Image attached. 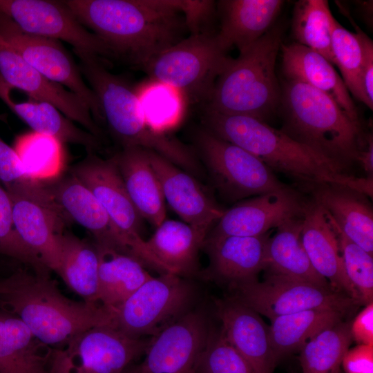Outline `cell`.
Wrapping results in <instances>:
<instances>
[{
	"label": "cell",
	"instance_id": "cell-1",
	"mask_svg": "<svg viewBox=\"0 0 373 373\" xmlns=\"http://www.w3.org/2000/svg\"><path fill=\"white\" fill-rule=\"evenodd\" d=\"M85 28L111 48L142 68L159 53L179 42L189 30L187 21L202 11V1L66 0Z\"/></svg>",
	"mask_w": 373,
	"mask_h": 373
},
{
	"label": "cell",
	"instance_id": "cell-2",
	"mask_svg": "<svg viewBox=\"0 0 373 373\" xmlns=\"http://www.w3.org/2000/svg\"><path fill=\"white\" fill-rule=\"evenodd\" d=\"M0 305L17 316L41 342L65 346L94 327H111V312L100 304L64 295L49 275L19 269L0 278Z\"/></svg>",
	"mask_w": 373,
	"mask_h": 373
},
{
	"label": "cell",
	"instance_id": "cell-3",
	"mask_svg": "<svg viewBox=\"0 0 373 373\" xmlns=\"http://www.w3.org/2000/svg\"><path fill=\"white\" fill-rule=\"evenodd\" d=\"M280 88V130L347 174L366 144L363 127L328 95L309 85L286 79Z\"/></svg>",
	"mask_w": 373,
	"mask_h": 373
},
{
	"label": "cell",
	"instance_id": "cell-4",
	"mask_svg": "<svg viewBox=\"0 0 373 373\" xmlns=\"http://www.w3.org/2000/svg\"><path fill=\"white\" fill-rule=\"evenodd\" d=\"M205 128L260 159L271 171L285 174L305 190L337 183L358 190L361 178L339 171L325 158L267 122L244 115L204 112Z\"/></svg>",
	"mask_w": 373,
	"mask_h": 373
},
{
	"label": "cell",
	"instance_id": "cell-5",
	"mask_svg": "<svg viewBox=\"0 0 373 373\" xmlns=\"http://www.w3.org/2000/svg\"><path fill=\"white\" fill-rule=\"evenodd\" d=\"M76 55L82 76L97 98L103 119L123 148H142L159 154L190 174L200 173V164L189 147L149 126L135 91L124 80L109 72L101 58L86 53Z\"/></svg>",
	"mask_w": 373,
	"mask_h": 373
},
{
	"label": "cell",
	"instance_id": "cell-6",
	"mask_svg": "<svg viewBox=\"0 0 373 373\" xmlns=\"http://www.w3.org/2000/svg\"><path fill=\"white\" fill-rule=\"evenodd\" d=\"M282 32L280 26L272 27L238 57L230 59L205 102V111L267 122L280 105L275 66Z\"/></svg>",
	"mask_w": 373,
	"mask_h": 373
},
{
	"label": "cell",
	"instance_id": "cell-7",
	"mask_svg": "<svg viewBox=\"0 0 373 373\" xmlns=\"http://www.w3.org/2000/svg\"><path fill=\"white\" fill-rule=\"evenodd\" d=\"M216 34L189 36L151 59L142 68L153 80L168 85L191 101L206 102L227 66V57Z\"/></svg>",
	"mask_w": 373,
	"mask_h": 373
},
{
	"label": "cell",
	"instance_id": "cell-8",
	"mask_svg": "<svg viewBox=\"0 0 373 373\" xmlns=\"http://www.w3.org/2000/svg\"><path fill=\"white\" fill-rule=\"evenodd\" d=\"M196 287L165 273L153 276L111 313V327L128 336L151 338L195 308Z\"/></svg>",
	"mask_w": 373,
	"mask_h": 373
},
{
	"label": "cell",
	"instance_id": "cell-9",
	"mask_svg": "<svg viewBox=\"0 0 373 373\" xmlns=\"http://www.w3.org/2000/svg\"><path fill=\"white\" fill-rule=\"evenodd\" d=\"M194 140L215 186L226 200L292 189L257 157L205 128L195 132Z\"/></svg>",
	"mask_w": 373,
	"mask_h": 373
},
{
	"label": "cell",
	"instance_id": "cell-10",
	"mask_svg": "<svg viewBox=\"0 0 373 373\" xmlns=\"http://www.w3.org/2000/svg\"><path fill=\"white\" fill-rule=\"evenodd\" d=\"M233 298L260 315L272 319L312 309L347 313L358 303L331 287H324L283 275L269 274L229 288Z\"/></svg>",
	"mask_w": 373,
	"mask_h": 373
},
{
	"label": "cell",
	"instance_id": "cell-11",
	"mask_svg": "<svg viewBox=\"0 0 373 373\" xmlns=\"http://www.w3.org/2000/svg\"><path fill=\"white\" fill-rule=\"evenodd\" d=\"M94 195L123 238L132 256L146 268L163 271L140 234L142 219L133 205L113 159L88 154L70 170Z\"/></svg>",
	"mask_w": 373,
	"mask_h": 373
},
{
	"label": "cell",
	"instance_id": "cell-12",
	"mask_svg": "<svg viewBox=\"0 0 373 373\" xmlns=\"http://www.w3.org/2000/svg\"><path fill=\"white\" fill-rule=\"evenodd\" d=\"M151 338H136L108 325L90 328L53 348L50 373H124Z\"/></svg>",
	"mask_w": 373,
	"mask_h": 373
},
{
	"label": "cell",
	"instance_id": "cell-13",
	"mask_svg": "<svg viewBox=\"0 0 373 373\" xmlns=\"http://www.w3.org/2000/svg\"><path fill=\"white\" fill-rule=\"evenodd\" d=\"M6 189L19 237L50 271L56 272L58 238L70 221L43 183L26 179Z\"/></svg>",
	"mask_w": 373,
	"mask_h": 373
},
{
	"label": "cell",
	"instance_id": "cell-14",
	"mask_svg": "<svg viewBox=\"0 0 373 373\" xmlns=\"http://www.w3.org/2000/svg\"><path fill=\"white\" fill-rule=\"evenodd\" d=\"M0 12L27 33L68 43L75 54L115 57L102 39L81 24L64 1L0 0Z\"/></svg>",
	"mask_w": 373,
	"mask_h": 373
},
{
	"label": "cell",
	"instance_id": "cell-15",
	"mask_svg": "<svg viewBox=\"0 0 373 373\" xmlns=\"http://www.w3.org/2000/svg\"><path fill=\"white\" fill-rule=\"evenodd\" d=\"M0 35L38 72L81 98L97 123L103 119L95 94L86 85L79 66L59 41L27 33L1 12Z\"/></svg>",
	"mask_w": 373,
	"mask_h": 373
},
{
	"label": "cell",
	"instance_id": "cell-16",
	"mask_svg": "<svg viewBox=\"0 0 373 373\" xmlns=\"http://www.w3.org/2000/svg\"><path fill=\"white\" fill-rule=\"evenodd\" d=\"M212 329L206 312L193 308L151 337L136 373H194Z\"/></svg>",
	"mask_w": 373,
	"mask_h": 373
},
{
	"label": "cell",
	"instance_id": "cell-17",
	"mask_svg": "<svg viewBox=\"0 0 373 373\" xmlns=\"http://www.w3.org/2000/svg\"><path fill=\"white\" fill-rule=\"evenodd\" d=\"M0 77L12 88L55 106L67 118L99 137L102 131L88 106L77 95L47 79L28 64L0 35Z\"/></svg>",
	"mask_w": 373,
	"mask_h": 373
},
{
	"label": "cell",
	"instance_id": "cell-18",
	"mask_svg": "<svg viewBox=\"0 0 373 373\" xmlns=\"http://www.w3.org/2000/svg\"><path fill=\"white\" fill-rule=\"evenodd\" d=\"M305 202L294 189L238 202L224 211L206 238L263 235L290 219L301 217Z\"/></svg>",
	"mask_w": 373,
	"mask_h": 373
},
{
	"label": "cell",
	"instance_id": "cell-19",
	"mask_svg": "<svg viewBox=\"0 0 373 373\" xmlns=\"http://www.w3.org/2000/svg\"><path fill=\"white\" fill-rule=\"evenodd\" d=\"M147 152L165 201L183 222L207 236L224 210L190 173L159 154Z\"/></svg>",
	"mask_w": 373,
	"mask_h": 373
},
{
	"label": "cell",
	"instance_id": "cell-20",
	"mask_svg": "<svg viewBox=\"0 0 373 373\" xmlns=\"http://www.w3.org/2000/svg\"><path fill=\"white\" fill-rule=\"evenodd\" d=\"M269 237L270 231L254 237L206 238L202 248L209 262L202 276L229 288L258 280V274L266 269Z\"/></svg>",
	"mask_w": 373,
	"mask_h": 373
},
{
	"label": "cell",
	"instance_id": "cell-21",
	"mask_svg": "<svg viewBox=\"0 0 373 373\" xmlns=\"http://www.w3.org/2000/svg\"><path fill=\"white\" fill-rule=\"evenodd\" d=\"M43 184L68 220L88 231L98 247L132 256L104 209L75 176Z\"/></svg>",
	"mask_w": 373,
	"mask_h": 373
},
{
	"label": "cell",
	"instance_id": "cell-22",
	"mask_svg": "<svg viewBox=\"0 0 373 373\" xmlns=\"http://www.w3.org/2000/svg\"><path fill=\"white\" fill-rule=\"evenodd\" d=\"M216 314L225 339L256 373H273L277 362L271 347L269 326L260 314L231 296L215 300Z\"/></svg>",
	"mask_w": 373,
	"mask_h": 373
},
{
	"label": "cell",
	"instance_id": "cell-23",
	"mask_svg": "<svg viewBox=\"0 0 373 373\" xmlns=\"http://www.w3.org/2000/svg\"><path fill=\"white\" fill-rule=\"evenodd\" d=\"M301 240L316 271L331 287L356 301L359 297L346 275L336 236L327 212L311 198L305 200Z\"/></svg>",
	"mask_w": 373,
	"mask_h": 373
},
{
	"label": "cell",
	"instance_id": "cell-24",
	"mask_svg": "<svg viewBox=\"0 0 373 373\" xmlns=\"http://www.w3.org/2000/svg\"><path fill=\"white\" fill-rule=\"evenodd\" d=\"M304 191L328 213L345 236L373 256V209L366 195L337 183L317 184Z\"/></svg>",
	"mask_w": 373,
	"mask_h": 373
},
{
	"label": "cell",
	"instance_id": "cell-25",
	"mask_svg": "<svg viewBox=\"0 0 373 373\" xmlns=\"http://www.w3.org/2000/svg\"><path fill=\"white\" fill-rule=\"evenodd\" d=\"M283 71L287 79L298 81L332 98L354 123L363 126L357 108L333 64L318 52L296 42L281 44Z\"/></svg>",
	"mask_w": 373,
	"mask_h": 373
},
{
	"label": "cell",
	"instance_id": "cell-26",
	"mask_svg": "<svg viewBox=\"0 0 373 373\" xmlns=\"http://www.w3.org/2000/svg\"><path fill=\"white\" fill-rule=\"evenodd\" d=\"M284 1L281 0H225L218 3L221 25L216 37L227 52L233 47L240 54L247 50L271 28Z\"/></svg>",
	"mask_w": 373,
	"mask_h": 373
},
{
	"label": "cell",
	"instance_id": "cell-27",
	"mask_svg": "<svg viewBox=\"0 0 373 373\" xmlns=\"http://www.w3.org/2000/svg\"><path fill=\"white\" fill-rule=\"evenodd\" d=\"M113 159L140 216L155 227L159 226L166 217L165 200L147 150L124 147Z\"/></svg>",
	"mask_w": 373,
	"mask_h": 373
},
{
	"label": "cell",
	"instance_id": "cell-28",
	"mask_svg": "<svg viewBox=\"0 0 373 373\" xmlns=\"http://www.w3.org/2000/svg\"><path fill=\"white\" fill-rule=\"evenodd\" d=\"M206 237L183 221L165 219L146 244L164 273L188 278L198 273L199 252Z\"/></svg>",
	"mask_w": 373,
	"mask_h": 373
},
{
	"label": "cell",
	"instance_id": "cell-29",
	"mask_svg": "<svg viewBox=\"0 0 373 373\" xmlns=\"http://www.w3.org/2000/svg\"><path fill=\"white\" fill-rule=\"evenodd\" d=\"M52 350L17 316L0 308V373H50Z\"/></svg>",
	"mask_w": 373,
	"mask_h": 373
},
{
	"label": "cell",
	"instance_id": "cell-30",
	"mask_svg": "<svg viewBox=\"0 0 373 373\" xmlns=\"http://www.w3.org/2000/svg\"><path fill=\"white\" fill-rule=\"evenodd\" d=\"M10 87L0 77V99L32 131L52 135L62 143L81 145L88 153L99 148L98 137L75 125L50 103L35 100L16 102Z\"/></svg>",
	"mask_w": 373,
	"mask_h": 373
},
{
	"label": "cell",
	"instance_id": "cell-31",
	"mask_svg": "<svg viewBox=\"0 0 373 373\" xmlns=\"http://www.w3.org/2000/svg\"><path fill=\"white\" fill-rule=\"evenodd\" d=\"M302 216L276 228L267 246L266 269L269 274L286 276L324 287L329 283L314 269L301 240Z\"/></svg>",
	"mask_w": 373,
	"mask_h": 373
},
{
	"label": "cell",
	"instance_id": "cell-32",
	"mask_svg": "<svg viewBox=\"0 0 373 373\" xmlns=\"http://www.w3.org/2000/svg\"><path fill=\"white\" fill-rule=\"evenodd\" d=\"M59 262L56 272L67 287L84 301L98 302L97 247L64 231L58 238Z\"/></svg>",
	"mask_w": 373,
	"mask_h": 373
},
{
	"label": "cell",
	"instance_id": "cell-33",
	"mask_svg": "<svg viewBox=\"0 0 373 373\" xmlns=\"http://www.w3.org/2000/svg\"><path fill=\"white\" fill-rule=\"evenodd\" d=\"M97 249L99 256L98 302L106 309H113L153 276L132 256L98 247Z\"/></svg>",
	"mask_w": 373,
	"mask_h": 373
},
{
	"label": "cell",
	"instance_id": "cell-34",
	"mask_svg": "<svg viewBox=\"0 0 373 373\" xmlns=\"http://www.w3.org/2000/svg\"><path fill=\"white\" fill-rule=\"evenodd\" d=\"M347 313L330 309H312L275 318L269 326V338L278 363L298 351L322 330L343 321Z\"/></svg>",
	"mask_w": 373,
	"mask_h": 373
},
{
	"label": "cell",
	"instance_id": "cell-35",
	"mask_svg": "<svg viewBox=\"0 0 373 373\" xmlns=\"http://www.w3.org/2000/svg\"><path fill=\"white\" fill-rule=\"evenodd\" d=\"M12 147L28 179L47 183L63 174L65 151L57 138L31 131L17 136Z\"/></svg>",
	"mask_w": 373,
	"mask_h": 373
},
{
	"label": "cell",
	"instance_id": "cell-36",
	"mask_svg": "<svg viewBox=\"0 0 373 373\" xmlns=\"http://www.w3.org/2000/svg\"><path fill=\"white\" fill-rule=\"evenodd\" d=\"M350 323L341 321L322 330L300 350L302 373H338L352 342Z\"/></svg>",
	"mask_w": 373,
	"mask_h": 373
},
{
	"label": "cell",
	"instance_id": "cell-37",
	"mask_svg": "<svg viewBox=\"0 0 373 373\" xmlns=\"http://www.w3.org/2000/svg\"><path fill=\"white\" fill-rule=\"evenodd\" d=\"M333 17L327 1H298L294 7L291 31L296 43L318 52L334 65L331 41Z\"/></svg>",
	"mask_w": 373,
	"mask_h": 373
},
{
	"label": "cell",
	"instance_id": "cell-38",
	"mask_svg": "<svg viewBox=\"0 0 373 373\" xmlns=\"http://www.w3.org/2000/svg\"><path fill=\"white\" fill-rule=\"evenodd\" d=\"M135 93L145 120L154 131L165 133L180 121L183 95L176 89L153 80Z\"/></svg>",
	"mask_w": 373,
	"mask_h": 373
},
{
	"label": "cell",
	"instance_id": "cell-39",
	"mask_svg": "<svg viewBox=\"0 0 373 373\" xmlns=\"http://www.w3.org/2000/svg\"><path fill=\"white\" fill-rule=\"evenodd\" d=\"M332 51L348 91L365 104L361 84L363 49L358 35L345 28L333 17Z\"/></svg>",
	"mask_w": 373,
	"mask_h": 373
},
{
	"label": "cell",
	"instance_id": "cell-40",
	"mask_svg": "<svg viewBox=\"0 0 373 373\" xmlns=\"http://www.w3.org/2000/svg\"><path fill=\"white\" fill-rule=\"evenodd\" d=\"M327 214L338 240L346 275L358 295L361 305L373 303L372 256L345 236Z\"/></svg>",
	"mask_w": 373,
	"mask_h": 373
},
{
	"label": "cell",
	"instance_id": "cell-41",
	"mask_svg": "<svg viewBox=\"0 0 373 373\" xmlns=\"http://www.w3.org/2000/svg\"><path fill=\"white\" fill-rule=\"evenodd\" d=\"M195 373H256L251 364L223 336L212 329L195 365Z\"/></svg>",
	"mask_w": 373,
	"mask_h": 373
},
{
	"label": "cell",
	"instance_id": "cell-42",
	"mask_svg": "<svg viewBox=\"0 0 373 373\" xmlns=\"http://www.w3.org/2000/svg\"><path fill=\"white\" fill-rule=\"evenodd\" d=\"M0 254L15 259L41 275H49L50 270L24 244L17 233L12 216L10 195L0 182Z\"/></svg>",
	"mask_w": 373,
	"mask_h": 373
},
{
	"label": "cell",
	"instance_id": "cell-43",
	"mask_svg": "<svg viewBox=\"0 0 373 373\" xmlns=\"http://www.w3.org/2000/svg\"><path fill=\"white\" fill-rule=\"evenodd\" d=\"M358 35L363 49V61L361 73V84L365 104L370 109H373V42L372 39L356 24Z\"/></svg>",
	"mask_w": 373,
	"mask_h": 373
},
{
	"label": "cell",
	"instance_id": "cell-44",
	"mask_svg": "<svg viewBox=\"0 0 373 373\" xmlns=\"http://www.w3.org/2000/svg\"><path fill=\"white\" fill-rule=\"evenodd\" d=\"M28 179L13 147L0 137V182L6 189Z\"/></svg>",
	"mask_w": 373,
	"mask_h": 373
},
{
	"label": "cell",
	"instance_id": "cell-45",
	"mask_svg": "<svg viewBox=\"0 0 373 373\" xmlns=\"http://www.w3.org/2000/svg\"><path fill=\"white\" fill-rule=\"evenodd\" d=\"M341 368L343 373H373V345H357L349 349Z\"/></svg>",
	"mask_w": 373,
	"mask_h": 373
},
{
	"label": "cell",
	"instance_id": "cell-46",
	"mask_svg": "<svg viewBox=\"0 0 373 373\" xmlns=\"http://www.w3.org/2000/svg\"><path fill=\"white\" fill-rule=\"evenodd\" d=\"M352 341L373 345V303H369L350 323Z\"/></svg>",
	"mask_w": 373,
	"mask_h": 373
},
{
	"label": "cell",
	"instance_id": "cell-47",
	"mask_svg": "<svg viewBox=\"0 0 373 373\" xmlns=\"http://www.w3.org/2000/svg\"><path fill=\"white\" fill-rule=\"evenodd\" d=\"M366 144L360 151L357 162L361 164L368 177H373V137L372 133L365 135Z\"/></svg>",
	"mask_w": 373,
	"mask_h": 373
},
{
	"label": "cell",
	"instance_id": "cell-48",
	"mask_svg": "<svg viewBox=\"0 0 373 373\" xmlns=\"http://www.w3.org/2000/svg\"><path fill=\"white\" fill-rule=\"evenodd\" d=\"M354 3L366 23L372 26V1H356Z\"/></svg>",
	"mask_w": 373,
	"mask_h": 373
},
{
	"label": "cell",
	"instance_id": "cell-49",
	"mask_svg": "<svg viewBox=\"0 0 373 373\" xmlns=\"http://www.w3.org/2000/svg\"><path fill=\"white\" fill-rule=\"evenodd\" d=\"M124 373H136V364L131 365Z\"/></svg>",
	"mask_w": 373,
	"mask_h": 373
},
{
	"label": "cell",
	"instance_id": "cell-50",
	"mask_svg": "<svg viewBox=\"0 0 373 373\" xmlns=\"http://www.w3.org/2000/svg\"><path fill=\"white\" fill-rule=\"evenodd\" d=\"M338 373H343V370H341Z\"/></svg>",
	"mask_w": 373,
	"mask_h": 373
},
{
	"label": "cell",
	"instance_id": "cell-51",
	"mask_svg": "<svg viewBox=\"0 0 373 373\" xmlns=\"http://www.w3.org/2000/svg\"><path fill=\"white\" fill-rule=\"evenodd\" d=\"M194 373H195V372H194Z\"/></svg>",
	"mask_w": 373,
	"mask_h": 373
}]
</instances>
